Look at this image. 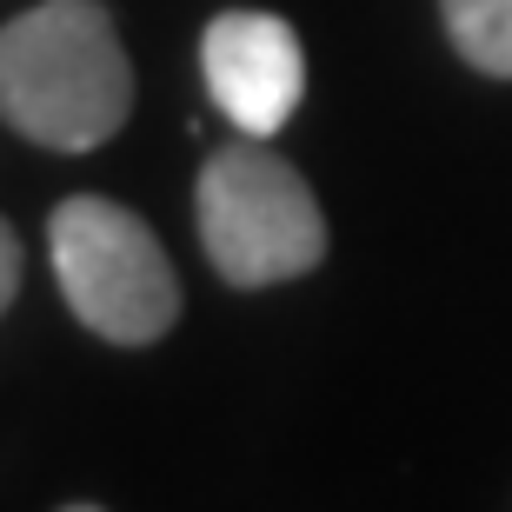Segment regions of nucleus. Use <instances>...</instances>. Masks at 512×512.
Listing matches in <instances>:
<instances>
[{
  "label": "nucleus",
  "instance_id": "nucleus-2",
  "mask_svg": "<svg viewBox=\"0 0 512 512\" xmlns=\"http://www.w3.org/2000/svg\"><path fill=\"white\" fill-rule=\"evenodd\" d=\"M193 213L200 247L227 286H280L326 260V213L313 187L253 133H240V147H220L200 167Z\"/></svg>",
  "mask_w": 512,
  "mask_h": 512
},
{
  "label": "nucleus",
  "instance_id": "nucleus-3",
  "mask_svg": "<svg viewBox=\"0 0 512 512\" xmlns=\"http://www.w3.org/2000/svg\"><path fill=\"white\" fill-rule=\"evenodd\" d=\"M60 300L87 333L114 346H153L180 320V280L140 213L107 193H74L47 220Z\"/></svg>",
  "mask_w": 512,
  "mask_h": 512
},
{
  "label": "nucleus",
  "instance_id": "nucleus-7",
  "mask_svg": "<svg viewBox=\"0 0 512 512\" xmlns=\"http://www.w3.org/2000/svg\"><path fill=\"white\" fill-rule=\"evenodd\" d=\"M60 512H100V506H60Z\"/></svg>",
  "mask_w": 512,
  "mask_h": 512
},
{
  "label": "nucleus",
  "instance_id": "nucleus-1",
  "mask_svg": "<svg viewBox=\"0 0 512 512\" xmlns=\"http://www.w3.org/2000/svg\"><path fill=\"white\" fill-rule=\"evenodd\" d=\"M133 67L100 0H40L0 27V120L34 147L87 153L127 127Z\"/></svg>",
  "mask_w": 512,
  "mask_h": 512
},
{
  "label": "nucleus",
  "instance_id": "nucleus-4",
  "mask_svg": "<svg viewBox=\"0 0 512 512\" xmlns=\"http://www.w3.org/2000/svg\"><path fill=\"white\" fill-rule=\"evenodd\" d=\"M200 67H207L213 107L240 133H253V140H273V133L293 120L300 94H306L300 34H293L280 14H253V7H233V14L207 20Z\"/></svg>",
  "mask_w": 512,
  "mask_h": 512
},
{
  "label": "nucleus",
  "instance_id": "nucleus-6",
  "mask_svg": "<svg viewBox=\"0 0 512 512\" xmlns=\"http://www.w3.org/2000/svg\"><path fill=\"white\" fill-rule=\"evenodd\" d=\"M14 293H20V240H14V227L0 220V313L14 306Z\"/></svg>",
  "mask_w": 512,
  "mask_h": 512
},
{
  "label": "nucleus",
  "instance_id": "nucleus-5",
  "mask_svg": "<svg viewBox=\"0 0 512 512\" xmlns=\"http://www.w3.org/2000/svg\"><path fill=\"white\" fill-rule=\"evenodd\" d=\"M439 20L466 67L512 80V0H439Z\"/></svg>",
  "mask_w": 512,
  "mask_h": 512
}]
</instances>
